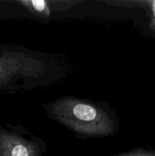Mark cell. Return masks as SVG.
I'll return each instance as SVG.
<instances>
[{
  "mask_svg": "<svg viewBox=\"0 0 155 156\" xmlns=\"http://www.w3.org/2000/svg\"><path fill=\"white\" fill-rule=\"evenodd\" d=\"M111 156H155V150L141 147L135 148L127 152L115 154Z\"/></svg>",
  "mask_w": 155,
  "mask_h": 156,
  "instance_id": "cell-5",
  "label": "cell"
},
{
  "mask_svg": "<svg viewBox=\"0 0 155 156\" xmlns=\"http://www.w3.org/2000/svg\"><path fill=\"white\" fill-rule=\"evenodd\" d=\"M23 5L33 14L41 18H46L51 13L50 1L45 0H33V1H23Z\"/></svg>",
  "mask_w": 155,
  "mask_h": 156,
  "instance_id": "cell-3",
  "label": "cell"
},
{
  "mask_svg": "<svg viewBox=\"0 0 155 156\" xmlns=\"http://www.w3.org/2000/svg\"><path fill=\"white\" fill-rule=\"evenodd\" d=\"M29 135L0 133V156H40L45 146L36 136Z\"/></svg>",
  "mask_w": 155,
  "mask_h": 156,
  "instance_id": "cell-2",
  "label": "cell"
},
{
  "mask_svg": "<svg viewBox=\"0 0 155 156\" xmlns=\"http://www.w3.org/2000/svg\"><path fill=\"white\" fill-rule=\"evenodd\" d=\"M0 74H1V69H0Z\"/></svg>",
  "mask_w": 155,
  "mask_h": 156,
  "instance_id": "cell-6",
  "label": "cell"
},
{
  "mask_svg": "<svg viewBox=\"0 0 155 156\" xmlns=\"http://www.w3.org/2000/svg\"><path fill=\"white\" fill-rule=\"evenodd\" d=\"M49 117L83 137L114 135L119 122L112 111L100 104L63 97L44 105Z\"/></svg>",
  "mask_w": 155,
  "mask_h": 156,
  "instance_id": "cell-1",
  "label": "cell"
},
{
  "mask_svg": "<svg viewBox=\"0 0 155 156\" xmlns=\"http://www.w3.org/2000/svg\"><path fill=\"white\" fill-rule=\"evenodd\" d=\"M135 2L146 9L147 17L149 18V29H150V31L155 34V0L138 1Z\"/></svg>",
  "mask_w": 155,
  "mask_h": 156,
  "instance_id": "cell-4",
  "label": "cell"
}]
</instances>
